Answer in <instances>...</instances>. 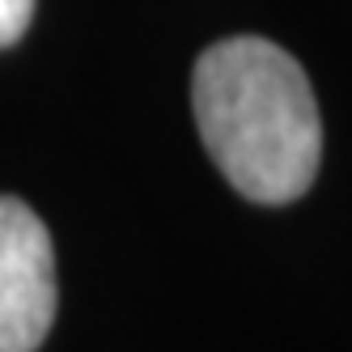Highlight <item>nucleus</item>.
<instances>
[{
    "label": "nucleus",
    "instance_id": "7ed1b4c3",
    "mask_svg": "<svg viewBox=\"0 0 352 352\" xmlns=\"http://www.w3.org/2000/svg\"><path fill=\"white\" fill-rule=\"evenodd\" d=\"M34 21V0H0V52L13 47Z\"/></svg>",
    "mask_w": 352,
    "mask_h": 352
},
{
    "label": "nucleus",
    "instance_id": "f03ea898",
    "mask_svg": "<svg viewBox=\"0 0 352 352\" xmlns=\"http://www.w3.org/2000/svg\"><path fill=\"white\" fill-rule=\"evenodd\" d=\"M56 246L43 217L0 195V352H38L56 322Z\"/></svg>",
    "mask_w": 352,
    "mask_h": 352
},
{
    "label": "nucleus",
    "instance_id": "f257e3e1",
    "mask_svg": "<svg viewBox=\"0 0 352 352\" xmlns=\"http://www.w3.org/2000/svg\"><path fill=\"white\" fill-rule=\"evenodd\" d=\"M191 111L212 166L250 204H293L322 166V119L310 77L285 47L221 38L195 60Z\"/></svg>",
    "mask_w": 352,
    "mask_h": 352
}]
</instances>
